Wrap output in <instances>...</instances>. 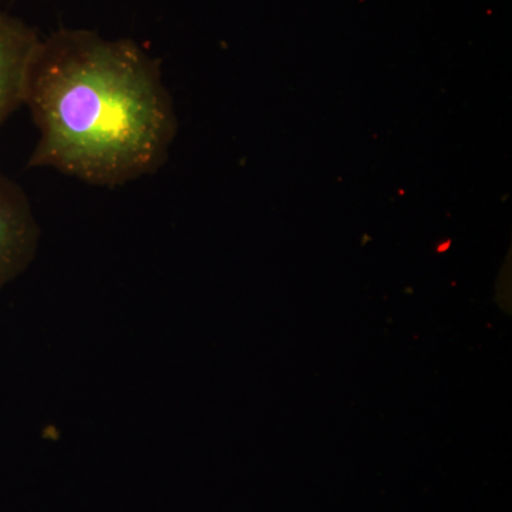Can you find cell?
Wrapping results in <instances>:
<instances>
[{
  "mask_svg": "<svg viewBox=\"0 0 512 512\" xmlns=\"http://www.w3.org/2000/svg\"><path fill=\"white\" fill-rule=\"evenodd\" d=\"M25 106L37 133L28 168L96 187L156 174L177 136L160 62L131 39L60 29L42 39Z\"/></svg>",
  "mask_w": 512,
  "mask_h": 512,
  "instance_id": "1",
  "label": "cell"
},
{
  "mask_svg": "<svg viewBox=\"0 0 512 512\" xmlns=\"http://www.w3.org/2000/svg\"><path fill=\"white\" fill-rule=\"evenodd\" d=\"M39 241L40 227L28 194L0 173V289L29 268Z\"/></svg>",
  "mask_w": 512,
  "mask_h": 512,
  "instance_id": "2",
  "label": "cell"
},
{
  "mask_svg": "<svg viewBox=\"0 0 512 512\" xmlns=\"http://www.w3.org/2000/svg\"><path fill=\"white\" fill-rule=\"evenodd\" d=\"M40 42L42 37L25 20L0 10V126L25 104Z\"/></svg>",
  "mask_w": 512,
  "mask_h": 512,
  "instance_id": "3",
  "label": "cell"
}]
</instances>
